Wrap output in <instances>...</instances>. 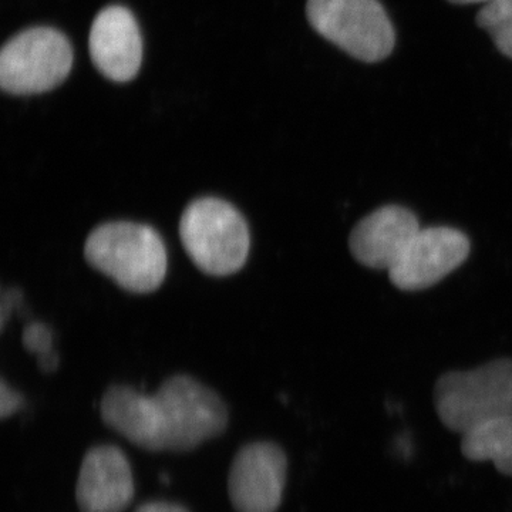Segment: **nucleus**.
Returning a JSON list of instances; mask_svg holds the SVG:
<instances>
[{
  "label": "nucleus",
  "mask_w": 512,
  "mask_h": 512,
  "mask_svg": "<svg viewBox=\"0 0 512 512\" xmlns=\"http://www.w3.org/2000/svg\"><path fill=\"white\" fill-rule=\"evenodd\" d=\"M103 423L146 451L188 453L227 430L229 412L220 394L190 375L165 379L154 394L113 384L101 397Z\"/></svg>",
  "instance_id": "obj_1"
},
{
  "label": "nucleus",
  "mask_w": 512,
  "mask_h": 512,
  "mask_svg": "<svg viewBox=\"0 0 512 512\" xmlns=\"http://www.w3.org/2000/svg\"><path fill=\"white\" fill-rule=\"evenodd\" d=\"M87 264L130 293H151L163 285L168 252L151 225L109 221L97 225L84 242Z\"/></svg>",
  "instance_id": "obj_2"
},
{
  "label": "nucleus",
  "mask_w": 512,
  "mask_h": 512,
  "mask_svg": "<svg viewBox=\"0 0 512 512\" xmlns=\"http://www.w3.org/2000/svg\"><path fill=\"white\" fill-rule=\"evenodd\" d=\"M181 244L205 275L231 276L247 264L251 231L244 214L220 197L192 200L181 214Z\"/></svg>",
  "instance_id": "obj_3"
},
{
  "label": "nucleus",
  "mask_w": 512,
  "mask_h": 512,
  "mask_svg": "<svg viewBox=\"0 0 512 512\" xmlns=\"http://www.w3.org/2000/svg\"><path fill=\"white\" fill-rule=\"evenodd\" d=\"M434 404L441 423L460 434L512 414V359L446 373L434 387Z\"/></svg>",
  "instance_id": "obj_4"
},
{
  "label": "nucleus",
  "mask_w": 512,
  "mask_h": 512,
  "mask_svg": "<svg viewBox=\"0 0 512 512\" xmlns=\"http://www.w3.org/2000/svg\"><path fill=\"white\" fill-rule=\"evenodd\" d=\"M306 16L320 36L362 62H380L396 45L379 0H308Z\"/></svg>",
  "instance_id": "obj_5"
},
{
  "label": "nucleus",
  "mask_w": 512,
  "mask_h": 512,
  "mask_svg": "<svg viewBox=\"0 0 512 512\" xmlns=\"http://www.w3.org/2000/svg\"><path fill=\"white\" fill-rule=\"evenodd\" d=\"M72 66V45L62 32L43 26L23 30L0 53V86L13 96L50 92Z\"/></svg>",
  "instance_id": "obj_6"
},
{
  "label": "nucleus",
  "mask_w": 512,
  "mask_h": 512,
  "mask_svg": "<svg viewBox=\"0 0 512 512\" xmlns=\"http://www.w3.org/2000/svg\"><path fill=\"white\" fill-rule=\"evenodd\" d=\"M288 473L285 451L271 441L241 448L231 464L228 495L237 512H276L281 507Z\"/></svg>",
  "instance_id": "obj_7"
},
{
  "label": "nucleus",
  "mask_w": 512,
  "mask_h": 512,
  "mask_svg": "<svg viewBox=\"0 0 512 512\" xmlns=\"http://www.w3.org/2000/svg\"><path fill=\"white\" fill-rule=\"evenodd\" d=\"M470 255V239L450 227L421 228L390 268L392 284L402 291L436 285Z\"/></svg>",
  "instance_id": "obj_8"
},
{
  "label": "nucleus",
  "mask_w": 512,
  "mask_h": 512,
  "mask_svg": "<svg viewBox=\"0 0 512 512\" xmlns=\"http://www.w3.org/2000/svg\"><path fill=\"white\" fill-rule=\"evenodd\" d=\"M133 471L117 446H96L87 451L76 484L80 512H123L133 503Z\"/></svg>",
  "instance_id": "obj_9"
},
{
  "label": "nucleus",
  "mask_w": 512,
  "mask_h": 512,
  "mask_svg": "<svg viewBox=\"0 0 512 512\" xmlns=\"http://www.w3.org/2000/svg\"><path fill=\"white\" fill-rule=\"evenodd\" d=\"M94 66L117 83L133 80L143 62V37L137 20L123 6H109L94 19L89 36Z\"/></svg>",
  "instance_id": "obj_10"
},
{
  "label": "nucleus",
  "mask_w": 512,
  "mask_h": 512,
  "mask_svg": "<svg viewBox=\"0 0 512 512\" xmlns=\"http://www.w3.org/2000/svg\"><path fill=\"white\" fill-rule=\"evenodd\" d=\"M420 229L412 211L400 205H386L353 228L350 252L359 264L389 272Z\"/></svg>",
  "instance_id": "obj_11"
},
{
  "label": "nucleus",
  "mask_w": 512,
  "mask_h": 512,
  "mask_svg": "<svg viewBox=\"0 0 512 512\" xmlns=\"http://www.w3.org/2000/svg\"><path fill=\"white\" fill-rule=\"evenodd\" d=\"M461 453L470 461H493L504 476L512 477V414L468 430L461 439Z\"/></svg>",
  "instance_id": "obj_12"
},
{
  "label": "nucleus",
  "mask_w": 512,
  "mask_h": 512,
  "mask_svg": "<svg viewBox=\"0 0 512 512\" xmlns=\"http://www.w3.org/2000/svg\"><path fill=\"white\" fill-rule=\"evenodd\" d=\"M477 25L491 36L503 55L512 59V0H493L478 12Z\"/></svg>",
  "instance_id": "obj_13"
},
{
  "label": "nucleus",
  "mask_w": 512,
  "mask_h": 512,
  "mask_svg": "<svg viewBox=\"0 0 512 512\" xmlns=\"http://www.w3.org/2000/svg\"><path fill=\"white\" fill-rule=\"evenodd\" d=\"M23 346L39 359V369L43 373L56 372L59 355L53 352V335L49 326L42 322H32L23 329Z\"/></svg>",
  "instance_id": "obj_14"
},
{
  "label": "nucleus",
  "mask_w": 512,
  "mask_h": 512,
  "mask_svg": "<svg viewBox=\"0 0 512 512\" xmlns=\"http://www.w3.org/2000/svg\"><path fill=\"white\" fill-rule=\"evenodd\" d=\"M22 406V396L10 389L6 380H2L0 384V417L3 420L15 414Z\"/></svg>",
  "instance_id": "obj_15"
},
{
  "label": "nucleus",
  "mask_w": 512,
  "mask_h": 512,
  "mask_svg": "<svg viewBox=\"0 0 512 512\" xmlns=\"http://www.w3.org/2000/svg\"><path fill=\"white\" fill-rule=\"evenodd\" d=\"M22 299V293L18 291V289H5L2 295V332L5 330L6 322L9 319V312L13 311L15 306H18V303Z\"/></svg>",
  "instance_id": "obj_16"
},
{
  "label": "nucleus",
  "mask_w": 512,
  "mask_h": 512,
  "mask_svg": "<svg viewBox=\"0 0 512 512\" xmlns=\"http://www.w3.org/2000/svg\"><path fill=\"white\" fill-rule=\"evenodd\" d=\"M136 512H190L183 505L174 503H164V501H151L140 505Z\"/></svg>",
  "instance_id": "obj_17"
},
{
  "label": "nucleus",
  "mask_w": 512,
  "mask_h": 512,
  "mask_svg": "<svg viewBox=\"0 0 512 512\" xmlns=\"http://www.w3.org/2000/svg\"><path fill=\"white\" fill-rule=\"evenodd\" d=\"M448 2L456 3V5H473V3H490L493 0H448Z\"/></svg>",
  "instance_id": "obj_18"
}]
</instances>
